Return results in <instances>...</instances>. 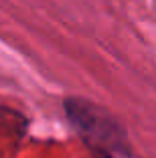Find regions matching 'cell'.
Returning a JSON list of instances; mask_svg holds the SVG:
<instances>
[{"label":"cell","instance_id":"cell-1","mask_svg":"<svg viewBox=\"0 0 156 158\" xmlns=\"http://www.w3.org/2000/svg\"><path fill=\"white\" fill-rule=\"evenodd\" d=\"M66 112L78 134L84 138V142L92 148V152L98 158L128 156L124 132L102 108L88 104L84 100H68Z\"/></svg>","mask_w":156,"mask_h":158}]
</instances>
